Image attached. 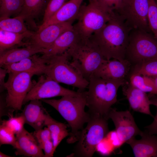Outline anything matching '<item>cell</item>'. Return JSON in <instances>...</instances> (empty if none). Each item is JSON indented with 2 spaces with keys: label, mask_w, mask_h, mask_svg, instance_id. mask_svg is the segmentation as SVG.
Returning a JSON list of instances; mask_svg holds the SVG:
<instances>
[{
  "label": "cell",
  "mask_w": 157,
  "mask_h": 157,
  "mask_svg": "<svg viewBox=\"0 0 157 157\" xmlns=\"http://www.w3.org/2000/svg\"><path fill=\"white\" fill-rule=\"evenodd\" d=\"M49 0H47V2H48Z\"/></svg>",
  "instance_id": "ab89813d"
},
{
  "label": "cell",
  "mask_w": 157,
  "mask_h": 157,
  "mask_svg": "<svg viewBox=\"0 0 157 157\" xmlns=\"http://www.w3.org/2000/svg\"><path fill=\"white\" fill-rule=\"evenodd\" d=\"M7 73H8L7 70L1 67L0 68V92H2L6 90L5 78Z\"/></svg>",
  "instance_id": "8d00e7d4"
},
{
  "label": "cell",
  "mask_w": 157,
  "mask_h": 157,
  "mask_svg": "<svg viewBox=\"0 0 157 157\" xmlns=\"http://www.w3.org/2000/svg\"><path fill=\"white\" fill-rule=\"evenodd\" d=\"M42 56L46 61L44 74L58 83L76 87L80 91L88 87L89 82L71 65L66 52L52 56Z\"/></svg>",
  "instance_id": "8992f818"
},
{
  "label": "cell",
  "mask_w": 157,
  "mask_h": 157,
  "mask_svg": "<svg viewBox=\"0 0 157 157\" xmlns=\"http://www.w3.org/2000/svg\"><path fill=\"white\" fill-rule=\"evenodd\" d=\"M148 0H124L116 13L124 20L131 29L149 32L148 15Z\"/></svg>",
  "instance_id": "30bf717a"
},
{
  "label": "cell",
  "mask_w": 157,
  "mask_h": 157,
  "mask_svg": "<svg viewBox=\"0 0 157 157\" xmlns=\"http://www.w3.org/2000/svg\"><path fill=\"white\" fill-rule=\"evenodd\" d=\"M79 35L73 28L60 36L48 48L43 55L52 56L64 54L72 45Z\"/></svg>",
  "instance_id": "7402d4cb"
},
{
  "label": "cell",
  "mask_w": 157,
  "mask_h": 157,
  "mask_svg": "<svg viewBox=\"0 0 157 157\" xmlns=\"http://www.w3.org/2000/svg\"><path fill=\"white\" fill-rule=\"evenodd\" d=\"M154 95L153 98L150 99L151 105L156 106L157 108V94L152 95ZM147 132L151 135L157 134V113L154 117L153 122L149 125L146 126Z\"/></svg>",
  "instance_id": "d590c367"
},
{
  "label": "cell",
  "mask_w": 157,
  "mask_h": 157,
  "mask_svg": "<svg viewBox=\"0 0 157 157\" xmlns=\"http://www.w3.org/2000/svg\"><path fill=\"white\" fill-rule=\"evenodd\" d=\"M21 17L17 16L11 18H0V29L17 33H23L28 31Z\"/></svg>",
  "instance_id": "4316f807"
},
{
  "label": "cell",
  "mask_w": 157,
  "mask_h": 157,
  "mask_svg": "<svg viewBox=\"0 0 157 157\" xmlns=\"http://www.w3.org/2000/svg\"><path fill=\"white\" fill-rule=\"evenodd\" d=\"M131 65V62L126 59L123 60L105 59L93 75L104 79H125L130 70Z\"/></svg>",
  "instance_id": "5bb4252c"
},
{
  "label": "cell",
  "mask_w": 157,
  "mask_h": 157,
  "mask_svg": "<svg viewBox=\"0 0 157 157\" xmlns=\"http://www.w3.org/2000/svg\"><path fill=\"white\" fill-rule=\"evenodd\" d=\"M125 58L135 65L157 58V40L149 32L138 29L131 30Z\"/></svg>",
  "instance_id": "ba28073f"
},
{
  "label": "cell",
  "mask_w": 157,
  "mask_h": 157,
  "mask_svg": "<svg viewBox=\"0 0 157 157\" xmlns=\"http://www.w3.org/2000/svg\"><path fill=\"white\" fill-rule=\"evenodd\" d=\"M108 118H110L113 121L117 136L122 143H127L136 136H142L144 134L139 129L129 110L118 111L111 108Z\"/></svg>",
  "instance_id": "7c38bea8"
},
{
  "label": "cell",
  "mask_w": 157,
  "mask_h": 157,
  "mask_svg": "<svg viewBox=\"0 0 157 157\" xmlns=\"http://www.w3.org/2000/svg\"><path fill=\"white\" fill-rule=\"evenodd\" d=\"M47 113L40 100H33L25 106L21 115L24 118L25 123L37 130L45 126Z\"/></svg>",
  "instance_id": "d6986e66"
},
{
  "label": "cell",
  "mask_w": 157,
  "mask_h": 157,
  "mask_svg": "<svg viewBox=\"0 0 157 157\" xmlns=\"http://www.w3.org/2000/svg\"><path fill=\"white\" fill-rule=\"evenodd\" d=\"M152 78L153 81L154 86V93L153 94H157V76H153L150 77Z\"/></svg>",
  "instance_id": "74e56055"
},
{
  "label": "cell",
  "mask_w": 157,
  "mask_h": 157,
  "mask_svg": "<svg viewBox=\"0 0 157 157\" xmlns=\"http://www.w3.org/2000/svg\"><path fill=\"white\" fill-rule=\"evenodd\" d=\"M115 13H109L95 1L90 0L88 4L81 6L73 28L80 36L89 38L104 27Z\"/></svg>",
  "instance_id": "52a82bcc"
},
{
  "label": "cell",
  "mask_w": 157,
  "mask_h": 157,
  "mask_svg": "<svg viewBox=\"0 0 157 157\" xmlns=\"http://www.w3.org/2000/svg\"><path fill=\"white\" fill-rule=\"evenodd\" d=\"M15 134L7 126L1 123L0 126V145L9 144L14 147L16 141Z\"/></svg>",
  "instance_id": "836d02e7"
},
{
  "label": "cell",
  "mask_w": 157,
  "mask_h": 157,
  "mask_svg": "<svg viewBox=\"0 0 157 157\" xmlns=\"http://www.w3.org/2000/svg\"><path fill=\"white\" fill-rule=\"evenodd\" d=\"M67 0H49L44 11L43 23L53 16L66 3Z\"/></svg>",
  "instance_id": "d6a6232c"
},
{
  "label": "cell",
  "mask_w": 157,
  "mask_h": 157,
  "mask_svg": "<svg viewBox=\"0 0 157 157\" xmlns=\"http://www.w3.org/2000/svg\"><path fill=\"white\" fill-rule=\"evenodd\" d=\"M73 28L72 22L51 24L34 33L30 38L31 40L29 43L40 48L46 49L63 33Z\"/></svg>",
  "instance_id": "4fadbf2b"
},
{
  "label": "cell",
  "mask_w": 157,
  "mask_h": 157,
  "mask_svg": "<svg viewBox=\"0 0 157 157\" xmlns=\"http://www.w3.org/2000/svg\"><path fill=\"white\" fill-rule=\"evenodd\" d=\"M2 123L5 125L16 135L22 130L24 128V125L26 123L24 116L21 114L17 117H10L8 120L2 121Z\"/></svg>",
  "instance_id": "1f68e13d"
},
{
  "label": "cell",
  "mask_w": 157,
  "mask_h": 157,
  "mask_svg": "<svg viewBox=\"0 0 157 157\" xmlns=\"http://www.w3.org/2000/svg\"><path fill=\"white\" fill-rule=\"evenodd\" d=\"M66 52L69 59H72L71 65L88 81L106 59L89 38L79 35Z\"/></svg>",
  "instance_id": "277c9868"
},
{
  "label": "cell",
  "mask_w": 157,
  "mask_h": 157,
  "mask_svg": "<svg viewBox=\"0 0 157 157\" xmlns=\"http://www.w3.org/2000/svg\"><path fill=\"white\" fill-rule=\"evenodd\" d=\"M107 12L116 13L120 7L124 0H94Z\"/></svg>",
  "instance_id": "e575fe53"
},
{
  "label": "cell",
  "mask_w": 157,
  "mask_h": 157,
  "mask_svg": "<svg viewBox=\"0 0 157 157\" xmlns=\"http://www.w3.org/2000/svg\"><path fill=\"white\" fill-rule=\"evenodd\" d=\"M140 140L135 138L127 143L131 147L135 157H157V136L144 132Z\"/></svg>",
  "instance_id": "ffe728a7"
},
{
  "label": "cell",
  "mask_w": 157,
  "mask_h": 157,
  "mask_svg": "<svg viewBox=\"0 0 157 157\" xmlns=\"http://www.w3.org/2000/svg\"><path fill=\"white\" fill-rule=\"evenodd\" d=\"M0 18H6L19 14L23 0H0Z\"/></svg>",
  "instance_id": "83f0119b"
},
{
  "label": "cell",
  "mask_w": 157,
  "mask_h": 157,
  "mask_svg": "<svg viewBox=\"0 0 157 157\" xmlns=\"http://www.w3.org/2000/svg\"><path fill=\"white\" fill-rule=\"evenodd\" d=\"M0 157H11V156H9L6 154H5L2 153L1 151H0Z\"/></svg>",
  "instance_id": "f35d334b"
},
{
  "label": "cell",
  "mask_w": 157,
  "mask_h": 157,
  "mask_svg": "<svg viewBox=\"0 0 157 157\" xmlns=\"http://www.w3.org/2000/svg\"><path fill=\"white\" fill-rule=\"evenodd\" d=\"M83 0H69L51 17L42 23L38 31L53 24L72 22L76 19Z\"/></svg>",
  "instance_id": "ac0fdd59"
},
{
  "label": "cell",
  "mask_w": 157,
  "mask_h": 157,
  "mask_svg": "<svg viewBox=\"0 0 157 157\" xmlns=\"http://www.w3.org/2000/svg\"><path fill=\"white\" fill-rule=\"evenodd\" d=\"M130 83L134 87L145 92L153 94L154 90V84L150 77L143 76L132 73L130 78Z\"/></svg>",
  "instance_id": "f1b7e54d"
},
{
  "label": "cell",
  "mask_w": 157,
  "mask_h": 157,
  "mask_svg": "<svg viewBox=\"0 0 157 157\" xmlns=\"http://www.w3.org/2000/svg\"><path fill=\"white\" fill-rule=\"evenodd\" d=\"M34 33L29 31L23 33L10 32L0 29V53L18 46H27L28 42H22L25 38H30Z\"/></svg>",
  "instance_id": "603a6c76"
},
{
  "label": "cell",
  "mask_w": 157,
  "mask_h": 157,
  "mask_svg": "<svg viewBox=\"0 0 157 157\" xmlns=\"http://www.w3.org/2000/svg\"><path fill=\"white\" fill-rule=\"evenodd\" d=\"M5 87L7 93L6 106L12 111L21 110L27 94L35 83L32 81L33 73L27 72H10Z\"/></svg>",
  "instance_id": "9c48e42d"
},
{
  "label": "cell",
  "mask_w": 157,
  "mask_h": 157,
  "mask_svg": "<svg viewBox=\"0 0 157 157\" xmlns=\"http://www.w3.org/2000/svg\"><path fill=\"white\" fill-rule=\"evenodd\" d=\"M47 1V0H23L22 10L17 16L31 22L41 12Z\"/></svg>",
  "instance_id": "d4e9b609"
},
{
  "label": "cell",
  "mask_w": 157,
  "mask_h": 157,
  "mask_svg": "<svg viewBox=\"0 0 157 157\" xmlns=\"http://www.w3.org/2000/svg\"><path fill=\"white\" fill-rule=\"evenodd\" d=\"M45 126L49 130L53 140L55 151L61 141L69 135L66 125L52 118L47 113Z\"/></svg>",
  "instance_id": "cb8c5ba5"
},
{
  "label": "cell",
  "mask_w": 157,
  "mask_h": 157,
  "mask_svg": "<svg viewBox=\"0 0 157 157\" xmlns=\"http://www.w3.org/2000/svg\"><path fill=\"white\" fill-rule=\"evenodd\" d=\"M42 101L54 108L68 122L71 130L67 142L77 141L84 124L90 117L88 113L85 110V91L80 96H65L58 99H44Z\"/></svg>",
  "instance_id": "3957f363"
},
{
  "label": "cell",
  "mask_w": 157,
  "mask_h": 157,
  "mask_svg": "<svg viewBox=\"0 0 157 157\" xmlns=\"http://www.w3.org/2000/svg\"><path fill=\"white\" fill-rule=\"evenodd\" d=\"M40 147L44 152L45 157L53 156L55 151L51 133L46 127L35 130L33 133Z\"/></svg>",
  "instance_id": "484cf974"
},
{
  "label": "cell",
  "mask_w": 157,
  "mask_h": 157,
  "mask_svg": "<svg viewBox=\"0 0 157 157\" xmlns=\"http://www.w3.org/2000/svg\"><path fill=\"white\" fill-rule=\"evenodd\" d=\"M123 91L131 108L134 111L153 115L151 112L150 100L146 92L132 86L126 82L123 85Z\"/></svg>",
  "instance_id": "2e32d148"
},
{
  "label": "cell",
  "mask_w": 157,
  "mask_h": 157,
  "mask_svg": "<svg viewBox=\"0 0 157 157\" xmlns=\"http://www.w3.org/2000/svg\"></svg>",
  "instance_id": "b9f144b4"
},
{
  "label": "cell",
  "mask_w": 157,
  "mask_h": 157,
  "mask_svg": "<svg viewBox=\"0 0 157 157\" xmlns=\"http://www.w3.org/2000/svg\"><path fill=\"white\" fill-rule=\"evenodd\" d=\"M156 2H157V1H156Z\"/></svg>",
  "instance_id": "60d3db41"
},
{
  "label": "cell",
  "mask_w": 157,
  "mask_h": 157,
  "mask_svg": "<svg viewBox=\"0 0 157 157\" xmlns=\"http://www.w3.org/2000/svg\"><path fill=\"white\" fill-rule=\"evenodd\" d=\"M85 128L81 131L74 149V156L91 157L98 144L108 132V119L96 114H90Z\"/></svg>",
  "instance_id": "5b68a950"
},
{
  "label": "cell",
  "mask_w": 157,
  "mask_h": 157,
  "mask_svg": "<svg viewBox=\"0 0 157 157\" xmlns=\"http://www.w3.org/2000/svg\"><path fill=\"white\" fill-rule=\"evenodd\" d=\"M45 49L29 44L24 48H14L0 53V67L3 65L15 63L38 53H44Z\"/></svg>",
  "instance_id": "44dd1931"
},
{
  "label": "cell",
  "mask_w": 157,
  "mask_h": 157,
  "mask_svg": "<svg viewBox=\"0 0 157 157\" xmlns=\"http://www.w3.org/2000/svg\"><path fill=\"white\" fill-rule=\"evenodd\" d=\"M89 82L88 90L85 91L88 112L108 119L111 107L117 102L118 89L126 82L125 79H104L93 75Z\"/></svg>",
  "instance_id": "7a4b0ae2"
},
{
  "label": "cell",
  "mask_w": 157,
  "mask_h": 157,
  "mask_svg": "<svg viewBox=\"0 0 157 157\" xmlns=\"http://www.w3.org/2000/svg\"><path fill=\"white\" fill-rule=\"evenodd\" d=\"M134 67L133 73L148 77L157 76V58L144 61Z\"/></svg>",
  "instance_id": "f546056e"
},
{
  "label": "cell",
  "mask_w": 157,
  "mask_h": 157,
  "mask_svg": "<svg viewBox=\"0 0 157 157\" xmlns=\"http://www.w3.org/2000/svg\"><path fill=\"white\" fill-rule=\"evenodd\" d=\"M16 141L14 147L16 155L32 157H45L38 142L33 133H30L24 128L16 134Z\"/></svg>",
  "instance_id": "9a60e30c"
},
{
  "label": "cell",
  "mask_w": 157,
  "mask_h": 157,
  "mask_svg": "<svg viewBox=\"0 0 157 157\" xmlns=\"http://www.w3.org/2000/svg\"><path fill=\"white\" fill-rule=\"evenodd\" d=\"M148 19L150 31L157 40V3L156 0H148Z\"/></svg>",
  "instance_id": "4dcf8cb0"
},
{
  "label": "cell",
  "mask_w": 157,
  "mask_h": 157,
  "mask_svg": "<svg viewBox=\"0 0 157 157\" xmlns=\"http://www.w3.org/2000/svg\"><path fill=\"white\" fill-rule=\"evenodd\" d=\"M49 77L41 75L27 94L23 105L33 100H40L57 96H78L84 91L76 92L65 88Z\"/></svg>",
  "instance_id": "8fae6325"
},
{
  "label": "cell",
  "mask_w": 157,
  "mask_h": 157,
  "mask_svg": "<svg viewBox=\"0 0 157 157\" xmlns=\"http://www.w3.org/2000/svg\"><path fill=\"white\" fill-rule=\"evenodd\" d=\"M46 65L45 58L35 54L17 62L5 65L1 67L6 69L8 73L27 72L40 75L44 74Z\"/></svg>",
  "instance_id": "e0dca14e"
},
{
  "label": "cell",
  "mask_w": 157,
  "mask_h": 157,
  "mask_svg": "<svg viewBox=\"0 0 157 157\" xmlns=\"http://www.w3.org/2000/svg\"><path fill=\"white\" fill-rule=\"evenodd\" d=\"M131 29L124 20L115 13L102 28L89 38L107 60L126 59L129 35Z\"/></svg>",
  "instance_id": "6da1fadb"
}]
</instances>
